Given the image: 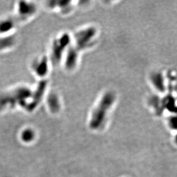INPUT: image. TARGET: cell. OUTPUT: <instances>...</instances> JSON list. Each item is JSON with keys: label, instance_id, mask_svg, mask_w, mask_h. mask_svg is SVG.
<instances>
[{"label": "cell", "instance_id": "cell-1", "mask_svg": "<svg viewBox=\"0 0 177 177\" xmlns=\"http://www.w3.org/2000/svg\"><path fill=\"white\" fill-rule=\"evenodd\" d=\"M115 95L112 92L103 95L92 113L90 122L91 129L96 130L103 125L108 111L115 103Z\"/></svg>", "mask_w": 177, "mask_h": 177}, {"label": "cell", "instance_id": "cell-2", "mask_svg": "<svg viewBox=\"0 0 177 177\" xmlns=\"http://www.w3.org/2000/svg\"><path fill=\"white\" fill-rule=\"evenodd\" d=\"M30 95L29 90L25 88H20L10 93L2 95L0 96V108L6 107V105L12 107L17 104H25V100H27Z\"/></svg>", "mask_w": 177, "mask_h": 177}, {"label": "cell", "instance_id": "cell-3", "mask_svg": "<svg viewBox=\"0 0 177 177\" xmlns=\"http://www.w3.org/2000/svg\"><path fill=\"white\" fill-rule=\"evenodd\" d=\"M96 30L94 28H88L77 32L74 40L76 45L74 46L78 50L90 46L96 36Z\"/></svg>", "mask_w": 177, "mask_h": 177}, {"label": "cell", "instance_id": "cell-4", "mask_svg": "<svg viewBox=\"0 0 177 177\" xmlns=\"http://www.w3.org/2000/svg\"><path fill=\"white\" fill-rule=\"evenodd\" d=\"M69 36L68 34H64L54 41L52 49V57L55 63L60 61L61 55L69 44Z\"/></svg>", "mask_w": 177, "mask_h": 177}, {"label": "cell", "instance_id": "cell-5", "mask_svg": "<svg viewBox=\"0 0 177 177\" xmlns=\"http://www.w3.org/2000/svg\"><path fill=\"white\" fill-rule=\"evenodd\" d=\"M78 52L79 50L75 47H72L68 49L65 60V65L68 69L73 68L76 65L79 55Z\"/></svg>", "mask_w": 177, "mask_h": 177}, {"label": "cell", "instance_id": "cell-6", "mask_svg": "<svg viewBox=\"0 0 177 177\" xmlns=\"http://www.w3.org/2000/svg\"><path fill=\"white\" fill-rule=\"evenodd\" d=\"M34 69L37 75L40 76L45 75L47 72L48 64L46 58L44 57L34 65Z\"/></svg>", "mask_w": 177, "mask_h": 177}, {"label": "cell", "instance_id": "cell-7", "mask_svg": "<svg viewBox=\"0 0 177 177\" xmlns=\"http://www.w3.org/2000/svg\"><path fill=\"white\" fill-rule=\"evenodd\" d=\"M34 10L35 7L32 4L21 2L19 5L20 14L23 17H25L30 15L34 12Z\"/></svg>", "mask_w": 177, "mask_h": 177}, {"label": "cell", "instance_id": "cell-8", "mask_svg": "<svg viewBox=\"0 0 177 177\" xmlns=\"http://www.w3.org/2000/svg\"><path fill=\"white\" fill-rule=\"evenodd\" d=\"M21 139L26 143H31L35 139V133L31 129H26L21 134Z\"/></svg>", "mask_w": 177, "mask_h": 177}, {"label": "cell", "instance_id": "cell-9", "mask_svg": "<svg viewBox=\"0 0 177 177\" xmlns=\"http://www.w3.org/2000/svg\"><path fill=\"white\" fill-rule=\"evenodd\" d=\"M14 26V22L10 20H6L0 22V32L3 33L9 31Z\"/></svg>", "mask_w": 177, "mask_h": 177}, {"label": "cell", "instance_id": "cell-10", "mask_svg": "<svg viewBox=\"0 0 177 177\" xmlns=\"http://www.w3.org/2000/svg\"><path fill=\"white\" fill-rule=\"evenodd\" d=\"M48 101L49 102V107L51 111H52L53 112H57L59 108V105L57 97L53 95L50 96Z\"/></svg>", "mask_w": 177, "mask_h": 177}]
</instances>
